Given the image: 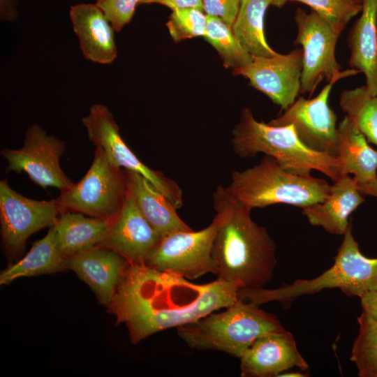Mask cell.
Instances as JSON below:
<instances>
[{
  "label": "cell",
  "instance_id": "38",
  "mask_svg": "<svg viewBox=\"0 0 377 377\" xmlns=\"http://www.w3.org/2000/svg\"><path fill=\"white\" fill-rule=\"evenodd\" d=\"M288 1H292V0H272V5L278 8H281Z\"/></svg>",
  "mask_w": 377,
  "mask_h": 377
},
{
  "label": "cell",
  "instance_id": "2",
  "mask_svg": "<svg viewBox=\"0 0 377 377\" xmlns=\"http://www.w3.org/2000/svg\"><path fill=\"white\" fill-rule=\"evenodd\" d=\"M214 207L220 216L213 247L217 278L242 288L264 287L276 265V244L267 229L251 217V211L229 198L223 186L213 194Z\"/></svg>",
  "mask_w": 377,
  "mask_h": 377
},
{
  "label": "cell",
  "instance_id": "21",
  "mask_svg": "<svg viewBox=\"0 0 377 377\" xmlns=\"http://www.w3.org/2000/svg\"><path fill=\"white\" fill-rule=\"evenodd\" d=\"M338 170L340 176L353 174L357 186L377 179V151L348 116L338 126Z\"/></svg>",
  "mask_w": 377,
  "mask_h": 377
},
{
  "label": "cell",
  "instance_id": "36",
  "mask_svg": "<svg viewBox=\"0 0 377 377\" xmlns=\"http://www.w3.org/2000/svg\"><path fill=\"white\" fill-rule=\"evenodd\" d=\"M362 194L377 197V179L362 186H358Z\"/></svg>",
  "mask_w": 377,
  "mask_h": 377
},
{
  "label": "cell",
  "instance_id": "35",
  "mask_svg": "<svg viewBox=\"0 0 377 377\" xmlns=\"http://www.w3.org/2000/svg\"><path fill=\"white\" fill-rule=\"evenodd\" d=\"M1 1V20L14 21L18 17V11L16 8L15 0H0Z\"/></svg>",
  "mask_w": 377,
  "mask_h": 377
},
{
  "label": "cell",
  "instance_id": "19",
  "mask_svg": "<svg viewBox=\"0 0 377 377\" xmlns=\"http://www.w3.org/2000/svg\"><path fill=\"white\" fill-rule=\"evenodd\" d=\"M357 184L348 175L341 176L330 185L326 199L302 208L309 223L322 227L331 234L341 235L350 223L348 217L364 201Z\"/></svg>",
  "mask_w": 377,
  "mask_h": 377
},
{
  "label": "cell",
  "instance_id": "7",
  "mask_svg": "<svg viewBox=\"0 0 377 377\" xmlns=\"http://www.w3.org/2000/svg\"><path fill=\"white\" fill-rule=\"evenodd\" d=\"M128 192L125 170L116 167L96 148L92 163L84 177L57 199L61 213L80 212L112 220L124 205Z\"/></svg>",
  "mask_w": 377,
  "mask_h": 377
},
{
  "label": "cell",
  "instance_id": "27",
  "mask_svg": "<svg viewBox=\"0 0 377 377\" xmlns=\"http://www.w3.org/2000/svg\"><path fill=\"white\" fill-rule=\"evenodd\" d=\"M204 38L217 51L226 68L237 70L253 60L237 40L231 26L219 17L207 15Z\"/></svg>",
  "mask_w": 377,
  "mask_h": 377
},
{
  "label": "cell",
  "instance_id": "14",
  "mask_svg": "<svg viewBox=\"0 0 377 377\" xmlns=\"http://www.w3.org/2000/svg\"><path fill=\"white\" fill-rule=\"evenodd\" d=\"M302 60L300 49L269 58L253 57L249 64L232 71V74L248 79L253 87L285 110L300 93Z\"/></svg>",
  "mask_w": 377,
  "mask_h": 377
},
{
  "label": "cell",
  "instance_id": "22",
  "mask_svg": "<svg viewBox=\"0 0 377 377\" xmlns=\"http://www.w3.org/2000/svg\"><path fill=\"white\" fill-rule=\"evenodd\" d=\"M128 190L149 223L162 237L192 228L182 221L177 208L149 180L141 175L126 170Z\"/></svg>",
  "mask_w": 377,
  "mask_h": 377
},
{
  "label": "cell",
  "instance_id": "29",
  "mask_svg": "<svg viewBox=\"0 0 377 377\" xmlns=\"http://www.w3.org/2000/svg\"><path fill=\"white\" fill-rule=\"evenodd\" d=\"M309 6L341 34L350 20L362 9V0H292Z\"/></svg>",
  "mask_w": 377,
  "mask_h": 377
},
{
  "label": "cell",
  "instance_id": "9",
  "mask_svg": "<svg viewBox=\"0 0 377 377\" xmlns=\"http://www.w3.org/2000/svg\"><path fill=\"white\" fill-rule=\"evenodd\" d=\"M88 139L101 149L116 167L137 172L149 180L177 208L182 206V191L178 184L160 171L145 165L124 141L112 113L107 106L93 105L82 119Z\"/></svg>",
  "mask_w": 377,
  "mask_h": 377
},
{
  "label": "cell",
  "instance_id": "25",
  "mask_svg": "<svg viewBox=\"0 0 377 377\" xmlns=\"http://www.w3.org/2000/svg\"><path fill=\"white\" fill-rule=\"evenodd\" d=\"M272 0H241L232 31L242 47L253 57H272L277 54L267 44L264 17Z\"/></svg>",
  "mask_w": 377,
  "mask_h": 377
},
{
  "label": "cell",
  "instance_id": "34",
  "mask_svg": "<svg viewBox=\"0 0 377 377\" xmlns=\"http://www.w3.org/2000/svg\"><path fill=\"white\" fill-rule=\"evenodd\" d=\"M360 298L362 311L377 321V290L368 291Z\"/></svg>",
  "mask_w": 377,
  "mask_h": 377
},
{
  "label": "cell",
  "instance_id": "26",
  "mask_svg": "<svg viewBox=\"0 0 377 377\" xmlns=\"http://www.w3.org/2000/svg\"><path fill=\"white\" fill-rule=\"evenodd\" d=\"M339 105L367 141L377 146V96L362 86L343 91Z\"/></svg>",
  "mask_w": 377,
  "mask_h": 377
},
{
  "label": "cell",
  "instance_id": "1",
  "mask_svg": "<svg viewBox=\"0 0 377 377\" xmlns=\"http://www.w3.org/2000/svg\"><path fill=\"white\" fill-rule=\"evenodd\" d=\"M239 286L217 278L196 284L181 276L144 264H131L109 304L117 323H124L131 341L179 327L239 300Z\"/></svg>",
  "mask_w": 377,
  "mask_h": 377
},
{
  "label": "cell",
  "instance_id": "13",
  "mask_svg": "<svg viewBox=\"0 0 377 377\" xmlns=\"http://www.w3.org/2000/svg\"><path fill=\"white\" fill-rule=\"evenodd\" d=\"M345 77H334L312 99L300 97L269 124L276 126L292 125L299 139L308 148L337 157L338 155V127L337 115L328 104L333 84Z\"/></svg>",
  "mask_w": 377,
  "mask_h": 377
},
{
  "label": "cell",
  "instance_id": "28",
  "mask_svg": "<svg viewBox=\"0 0 377 377\" xmlns=\"http://www.w3.org/2000/svg\"><path fill=\"white\" fill-rule=\"evenodd\" d=\"M358 334L353 345L350 360L360 377H377V321L362 311L357 318Z\"/></svg>",
  "mask_w": 377,
  "mask_h": 377
},
{
  "label": "cell",
  "instance_id": "3",
  "mask_svg": "<svg viewBox=\"0 0 377 377\" xmlns=\"http://www.w3.org/2000/svg\"><path fill=\"white\" fill-rule=\"evenodd\" d=\"M338 288L348 297H359L377 290V258L364 256L352 232L350 223L332 267L310 279H297L277 288H242L239 299L261 305L278 302L290 306L296 298L313 295L325 289Z\"/></svg>",
  "mask_w": 377,
  "mask_h": 377
},
{
  "label": "cell",
  "instance_id": "32",
  "mask_svg": "<svg viewBox=\"0 0 377 377\" xmlns=\"http://www.w3.org/2000/svg\"><path fill=\"white\" fill-rule=\"evenodd\" d=\"M202 2L207 15L219 17L232 26L239 12L241 0H202Z\"/></svg>",
  "mask_w": 377,
  "mask_h": 377
},
{
  "label": "cell",
  "instance_id": "33",
  "mask_svg": "<svg viewBox=\"0 0 377 377\" xmlns=\"http://www.w3.org/2000/svg\"><path fill=\"white\" fill-rule=\"evenodd\" d=\"M154 3L164 5L172 10L185 8H195L204 11L202 0H140V3Z\"/></svg>",
  "mask_w": 377,
  "mask_h": 377
},
{
  "label": "cell",
  "instance_id": "24",
  "mask_svg": "<svg viewBox=\"0 0 377 377\" xmlns=\"http://www.w3.org/2000/svg\"><path fill=\"white\" fill-rule=\"evenodd\" d=\"M66 269L65 258L57 246L54 226L44 237L34 243L23 258L1 272L0 284L7 285L20 277L52 274Z\"/></svg>",
  "mask_w": 377,
  "mask_h": 377
},
{
  "label": "cell",
  "instance_id": "5",
  "mask_svg": "<svg viewBox=\"0 0 377 377\" xmlns=\"http://www.w3.org/2000/svg\"><path fill=\"white\" fill-rule=\"evenodd\" d=\"M232 135V150L240 158H251L263 153L274 158L283 168L295 174L310 175L311 171L315 170L333 182L341 177L337 157L308 148L290 124L276 126L256 120L249 108L242 110Z\"/></svg>",
  "mask_w": 377,
  "mask_h": 377
},
{
  "label": "cell",
  "instance_id": "20",
  "mask_svg": "<svg viewBox=\"0 0 377 377\" xmlns=\"http://www.w3.org/2000/svg\"><path fill=\"white\" fill-rule=\"evenodd\" d=\"M349 66L364 73L369 92L377 96V0H362V15L348 38Z\"/></svg>",
  "mask_w": 377,
  "mask_h": 377
},
{
  "label": "cell",
  "instance_id": "6",
  "mask_svg": "<svg viewBox=\"0 0 377 377\" xmlns=\"http://www.w3.org/2000/svg\"><path fill=\"white\" fill-rule=\"evenodd\" d=\"M284 329L274 314L239 300L225 311L177 327V332L191 348L218 350L239 359L258 338Z\"/></svg>",
  "mask_w": 377,
  "mask_h": 377
},
{
  "label": "cell",
  "instance_id": "12",
  "mask_svg": "<svg viewBox=\"0 0 377 377\" xmlns=\"http://www.w3.org/2000/svg\"><path fill=\"white\" fill-rule=\"evenodd\" d=\"M61 213L57 199H30L13 189L7 179L1 180V234L7 256L22 253L27 239L41 229L54 226Z\"/></svg>",
  "mask_w": 377,
  "mask_h": 377
},
{
  "label": "cell",
  "instance_id": "18",
  "mask_svg": "<svg viewBox=\"0 0 377 377\" xmlns=\"http://www.w3.org/2000/svg\"><path fill=\"white\" fill-rule=\"evenodd\" d=\"M70 18L85 59L110 64L117 57L114 28L96 4L80 3L71 6Z\"/></svg>",
  "mask_w": 377,
  "mask_h": 377
},
{
  "label": "cell",
  "instance_id": "37",
  "mask_svg": "<svg viewBox=\"0 0 377 377\" xmlns=\"http://www.w3.org/2000/svg\"><path fill=\"white\" fill-rule=\"evenodd\" d=\"M278 376H283V377H306L307 375L306 374H304L301 371H291V372H287L284 371L281 374H280Z\"/></svg>",
  "mask_w": 377,
  "mask_h": 377
},
{
  "label": "cell",
  "instance_id": "11",
  "mask_svg": "<svg viewBox=\"0 0 377 377\" xmlns=\"http://www.w3.org/2000/svg\"><path fill=\"white\" fill-rule=\"evenodd\" d=\"M65 151L64 141L48 135L43 127L34 124L26 130L22 147L4 148L0 154L7 162L6 172H24L40 187H54L62 191L74 184L60 165Z\"/></svg>",
  "mask_w": 377,
  "mask_h": 377
},
{
  "label": "cell",
  "instance_id": "4",
  "mask_svg": "<svg viewBox=\"0 0 377 377\" xmlns=\"http://www.w3.org/2000/svg\"><path fill=\"white\" fill-rule=\"evenodd\" d=\"M330 188L326 180L289 172L268 155L253 167L233 172L223 186L229 198L250 210L278 203L304 208L323 202Z\"/></svg>",
  "mask_w": 377,
  "mask_h": 377
},
{
  "label": "cell",
  "instance_id": "23",
  "mask_svg": "<svg viewBox=\"0 0 377 377\" xmlns=\"http://www.w3.org/2000/svg\"><path fill=\"white\" fill-rule=\"evenodd\" d=\"M110 222L109 219L85 216L80 212L61 213L54 225L59 251L66 258L101 246Z\"/></svg>",
  "mask_w": 377,
  "mask_h": 377
},
{
  "label": "cell",
  "instance_id": "15",
  "mask_svg": "<svg viewBox=\"0 0 377 377\" xmlns=\"http://www.w3.org/2000/svg\"><path fill=\"white\" fill-rule=\"evenodd\" d=\"M161 239L140 212L128 190L124 205L111 220L101 246L119 253L131 264H144Z\"/></svg>",
  "mask_w": 377,
  "mask_h": 377
},
{
  "label": "cell",
  "instance_id": "31",
  "mask_svg": "<svg viewBox=\"0 0 377 377\" xmlns=\"http://www.w3.org/2000/svg\"><path fill=\"white\" fill-rule=\"evenodd\" d=\"M95 3L119 32L131 20L140 0H96Z\"/></svg>",
  "mask_w": 377,
  "mask_h": 377
},
{
  "label": "cell",
  "instance_id": "10",
  "mask_svg": "<svg viewBox=\"0 0 377 377\" xmlns=\"http://www.w3.org/2000/svg\"><path fill=\"white\" fill-rule=\"evenodd\" d=\"M295 20L297 36L295 44L302 47L303 60L300 93L311 94L323 80L327 82L335 77L355 75V69L341 71L335 57V48L340 34L320 15L311 10H296Z\"/></svg>",
  "mask_w": 377,
  "mask_h": 377
},
{
  "label": "cell",
  "instance_id": "30",
  "mask_svg": "<svg viewBox=\"0 0 377 377\" xmlns=\"http://www.w3.org/2000/svg\"><path fill=\"white\" fill-rule=\"evenodd\" d=\"M167 27L175 42L205 36L207 15L195 8L175 9L172 11Z\"/></svg>",
  "mask_w": 377,
  "mask_h": 377
},
{
  "label": "cell",
  "instance_id": "16",
  "mask_svg": "<svg viewBox=\"0 0 377 377\" xmlns=\"http://www.w3.org/2000/svg\"><path fill=\"white\" fill-rule=\"evenodd\" d=\"M239 360L242 377L278 376L294 367L309 369L293 334L286 329L260 337Z\"/></svg>",
  "mask_w": 377,
  "mask_h": 377
},
{
  "label": "cell",
  "instance_id": "8",
  "mask_svg": "<svg viewBox=\"0 0 377 377\" xmlns=\"http://www.w3.org/2000/svg\"><path fill=\"white\" fill-rule=\"evenodd\" d=\"M220 216L216 214L206 228L182 230L168 235L150 252L144 265L186 279H196L207 273L218 274L213 247Z\"/></svg>",
  "mask_w": 377,
  "mask_h": 377
},
{
  "label": "cell",
  "instance_id": "17",
  "mask_svg": "<svg viewBox=\"0 0 377 377\" xmlns=\"http://www.w3.org/2000/svg\"><path fill=\"white\" fill-rule=\"evenodd\" d=\"M65 265L89 285L101 304L109 305L129 263L114 250L98 246L66 258Z\"/></svg>",
  "mask_w": 377,
  "mask_h": 377
}]
</instances>
